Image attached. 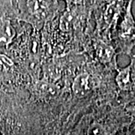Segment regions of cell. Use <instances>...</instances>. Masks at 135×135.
<instances>
[{"label": "cell", "mask_w": 135, "mask_h": 135, "mask_svg": "<svg viewBox=\"0 0 135 135\" xmlns=\"http://www.w3.org/2000/svg\"><path fill=\"white\" fill-rule=\"evenodd\" d=\"M132 1L128 2L120 24L116 31V44L120 53L131 56L135 47V20L132 15Z\"/></svg>", "instance_id": "obj_1"}, {"label": "cell", "mask_w": 135, "mask_h": 135, "mask_svg": "<svg viewBox=\"0 0 135 135\" xmlns=\"http://www.w3.org/2000/svg\"><path fill=\"white\" fill-rule=\"evenodd\" d=\"M131 63L122 69H118L116 83L122 92L135 93V55H131Z\"/></svg>", "instance_id": "obj_2"}, {"label": "cell", "mask_w": 135, "mask_h": 135, "mask_svg": "<svg viewBox=\"0 0 135 135\" xmlns=\"http://www.w3.org/2000/svg\"><path fill=\"white\" fill-rule=\"evenodd\" d=\"M126 3L127 2L122 1H113L107 5L106 9L103 15V21L104 23V28L106 31L116 26L120 15L123 13V10H126L127 5L124 7Z\"/></svg>", "instance_id": "obj_3"}, {"label": "cell", "mask_w": 135, "mask_h": 135, "mask_svg": "<svg viewBox=\"0 0 135 135\" xmlns=\"http://www.w3.org/2000/svg\"><path fill=\"white\" fill-rule=\"evenodd\" d=\"M95 50L97 58L101 63L118 70L116 63L117 53L113 46L109 45L102 41H99L95 45Z\"/></svg>", "instance_id": "obj_4"}, {"label": "cell", "mask_w": 135, "mask_h": 135, "mask_svg": "<svg viewBox=\"0 0 135 135\" xmlns=\"http://www.w3.org/2000/svg\"><path fill=\"white\" fill-rule=\"evenodd\" d=\"M90 76L89 74L82 73L75 77L72 85V90L77 98H83L91 90Z\"/></svg>", "instance_id": "obj_5"}, {"label": "cell", "mask_w": 135, "mask_h": 135, "mask_svg": "<svg viewBox=\"0 0 135 135\" xmlns=\"http://www.w3.org/2000/svg\"><path fill=\"white\" fill-rule=\"evenodd\" d=\"M16 32L8 20L0 21V47H8L15 38Z\"/></svg>", "instance_id": "obj_6"}, {"label": "cell", "mask_w": 135, "mask_h": 135, "mask_svg": "<svg viewBox=\"0 0 135 135\" xmlns=\"http://www.w3.org/2000/svg\"><path fill=\"white\" fill-rule=\"evenodd\" d=\"M75 15L71 10H67L62 16L60 18L59 21V28L61 31L68 32L71 31L73 28L74 26V20Z\"/></svg>", "instance_id": "obj_7"}, {"label": "cell", "mask_w": 135, "mask_h": 135, "mask_svg": "<svg viewBox=\"0 0 135 135\" xmlns=\"http://www.w3.org/2000/svg\"><path fill=\"white\" fill-rule=\"evenodd\" d=\"M87 135H110V134L103 124L95 122L88 128Z\"/></svg>", "instance_id": "obj_8"}, {"label": "cell", "mask_w": 135, "mask_h": 135, "mask_svg": "<svg viewBox=\"0 0 135 135\" xmlns=\"http://www.w3.org/2000/svg\"><path fill=\"white\" fill-rule=\"evenodd\" d=\"M0 135H5V131H4V129H3V128H2V126L1 124H0Z\"/></svg>", "instance_id": "obj_9"}]
</instances>
